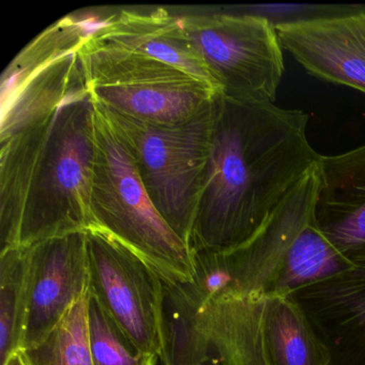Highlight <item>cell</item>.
<instances>
[{"label":"cell","mask_w":365,"mask_h":365,"mask_svg":"<svg viewBox=\"0 0 365 365\" xmlns=\"http://www.w3.org/2000/svg\"><path fill=\"white\" fill-rule=\"evenodd\" d=\"M307 125L303 110L217 96L190 241L193 253L232 251L258 232L319 161Z\"/></svg>","instance_id":"6da1fadb"},{"label":"cell","mask_w":365,"mask_h":365,"mask_svg":"<svg viewBox=\"0 0 365 365\" xmlns=\"http://www.w3.org/2000/svg\"><path fill=\"white\" fill-rule=\"evenodd\" d=\"M96 110L87 88L12 138L0 153V252L93 226Z\"/></svg>","instance_id":"7a4b0ae2"},{"label":"cell","mask_w":365,"mask_h":365,"mask_svg":"<svg viewBox=\"0 0 365 365\" xmlns=\"http://www.w3.org/2000/svg\"><path fill=\"white\" fill-rule=\"evenodd\" d=\"M318 189L317 163L247 242L232 251L219 252L230 287L223 298L292 294L354 266L318 227Z\"/></svg>","instance_id":"3957f363"},{"label":"cell","mask_w":365,"mask_h":365,"mask_svg":"<svg viewBox=\"0 0 365 365\" xmlns=\"http://www.w3.org/2000/svg\"><path fill=\"white\" fill-rule=\"evenodd\" d=\"M95 110L91 198L93 226L140 256L162 279L191 282L193 251L155 208L125 140L96 106Z\"/></svg>","instance_id":"277c9868"},{"label":"cell","mask_w":365,"mask_h":365,"mask_svg":"<svg viewBox=\"0 0 365 365\" xmlns=\"http://www.w3.org/2000/svg\"><path fill=\"white\" fill-rule=\"evenodd\" d=\"M198 324L222 365H330L292 294L215 299L200 309Z\"/></svg>","instance_id":"5b68a950"},{"label":"cell","mask_w":365,"mask_h":365,"mask_svg":"<svg viewBox=\"0 0 365 365\" xmlns=\"http://www.w3.org/2000/svg\"><path fill=\"white\" fill-rule=\"evenodd\" d=\"M213 103L193 120L175 125L144 123L95 103L131 150L155 208L189 247L208 159Z\"/></svg>","instance_id":"8992f818"},{"label":"cell","mask_w":365,"mask_h":365,"mask_svg":"<svg viewBox=\"0 0 365 365\" xmlns=\"http://www.w3.org/2000/svg\"><path fill=\"white\" fill-rule=\"evenodd\" d=\"M87 91L97 106L153 125H175L206 112L212 85L168 63L81 46Z\"/></svg>","instance_id":"52a82bcc"},{"label":"cell","mask_w":365,"mask_h":365,"mask_svg":"<svg viewBox=\"0 0 365 365\" xmlns=\"http://www.w3.org/2000/svg\"><path fill=\"white\" fill-rule=\"evenodd\" d=\"M179 18L222 95L274 103L285 66L277 29L268 18L222 12Z\"/></svg>","instance_id":"ba28073f"},{"label":"cell","mask_w":365,"mask_h":365,"mask_svg":"<svg viewBox=\"0 0 365 365\" xmlns=\"http://www.w3.org/2000/svg\"><path fill=\"white\" fill-rule=\"evenodd\" d=\"M86 238L91 294L138 350L160 356L161 275L96 226Z\"/></svg>","instance_id":"9c48e42d"},{"label":"cell","mask_w":365,"mask_h":365,"mask_svg":"<svg viewBox=\"0 0 365 365\" xmlns=\"http://www.w3.org/2000/svg\"><path fill=\"white\" fill-rule=\"evenodd\" d=\"M89 290L86 230L29 247V301L21 350L41 344Z\"/></svg>","instance_id":"30bf717a"},{"label":"cell","mask_w":365,"mask_h":365,"mask_svg":"<svg viewBox=\"0 0 365 365\" xmlns=\"http://www.w3.org/2000/svg\"><path fill=\"white\" fill-rule=\"evenodd\" d=\"M279 43L314 78L365 95V12L275 24Z\"/></svg>","instance_id":"8fae6325"},{"label":"cell","mask_w":365,"mask_h":365,"mask_svg":"<svg viewBox=\"0 0 365 365\" xmlns=\"http://www.w3.org/2000/svg\"><path fill=\"white\" fill-rule=\"evenodd\" d=\"M292 296L328 350L330 365H365V264L350 267Z\"/></svg>","instance_id":"7c38bea8"},{"label":"cell","mask_w":365,"mask_h":365,"mask_svg":"<svg viewBox=\"0 0 365 365\" xmlns=\"http://www.w3.org/2000/svg\"><path fill=\"white\" fill-rule=\"evenodd\" d=\"M82 46L155 59L183 70L220 91L208 68L192 46L180 18L164 8L115 12L104 19Z\"/></svg>","instance_id":"4fadbf2b"},{"label":"cell","mask_w":365,"mask_h":365,"mask_svg":"<svg viewBox=\"0 0 365 365\" xmlns=\"http://www.w3.org/2000/svg\"><path fill=\"white\" fill-rule=\"evenodd\" d=\"M318 170V227L347 262L365 264V145L320 155Z\"/></svg>","instance_id":"5bb4252c"},{"label":"cell","mask_w":365,"mask_h":365,"mask_svg":"<svg viewBox=\"0 0 365 365\" xmlns=\"http://www.w3.org/2000/svg\"><path fill=\"white\" fill-rule=\"evenodd\" d=\"M87 88L78 50L22 69H6L1 80V140L36 125L76 91Z\"/></svg>","instance_id":"9a60e30c"},{"label":"cell","mask_w":365,"mask_h":365,"mask_svg":"<svg viewBox=\"0 0 365 365\" xmlns=\"http://www.w3.org/2000/svg\"><path fill=\"white\" fill-rule=\"evenodd\" d=\"M202 305L182 284L163 279L160 337L162 365H204L212 356L210 344L198 324Z\"/></svg>","instance_id":"2e32d148"},{"label":"cell","mask_w":365,"mask_h":365,"mask_svg":"<svg viewBox=\"0 0 365 365\" xmlns=\"http://www.w3.org/2000/svg\"><path fill=\"white\" fill-rule=\"evenodd\" d=\"M29 247L0 252V365L21 350L29 301Z\"/></svg>","instance_id":"e0dca14e"},{"label":"cell","mask_w":365,"mask_h":365,"mask_svg":"<svg viewBox=\"0 0 365 365\" xmlns=\"http://www.w3.org/2000/svg\"><path fill=\"white\" fill-rule=\"evenodd\" d=\"M88 294L71 307L41 344L22 350L27 365H93L87 333Z\"/></svg>","instance_id":"ac0fdd59"},{"label":"cell","mask_w":365,"mask_h":365,"mask_svg":"<svg viewBox=\"0 0 365 365\" xmlns=\"http://www.w3.org/2000/svg\"><path fill=\"white\" fill-rule=\"evenodd\" d=\"M87 333L93 365H155L159 356L138 350L95 294L87 299Z\"/></svg>","instance_id":"d6986e66"},{"label":"cell","mask_w":365,"mask_h":365,"mask_svg":"<svg viewBox=\"0 0 365 365\" xmlns=\"http://www.w3.org/2000/svg\"><path fill=\"white\" fill-rule=\"evenodd\" d=\"M3 365H27L22 350H19L16 354H12Z\"/></svg>","instance_id":"ffe728a7"},{"label":"cell","mask_w":365,"mask_h":365,"mask_svg":"<svg viewBox=\"0 0 365 365\" xmlns=\"http://www.w3.org/2000/svg\"><path fill=\"white\" fill-rule=\"evenodd\" d=\"M204 365H222L221 362H220L219 359L217 358V356H215V354H212V356H211V358L209 359L208 361H207L206 363H205Z\"/></svg>","instance_id":"44dd1931"}]
</instances>
